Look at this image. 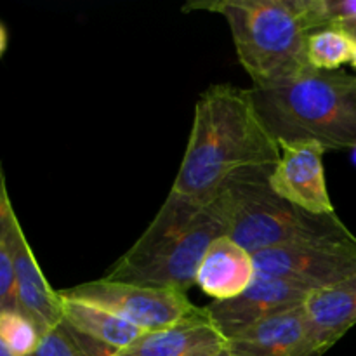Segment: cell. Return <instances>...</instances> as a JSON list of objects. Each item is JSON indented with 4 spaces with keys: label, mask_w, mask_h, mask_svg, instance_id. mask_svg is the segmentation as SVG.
<instances>
[{
    "label": "cell",
    "mask_w": 356,
    "mask_h": 356,
    "mask_svg": "<svg viewBox=\"0 0 356 356\" xmlns=\"http://www.w3.org/2000/svg\"><path fill=\"white\" fill-rule=\"evenodd\" d=\"M280 156V145L261 118L252 90L216 83L198 96L170 191L211 202L236 177L273 170Z\"/></svg>",
    "instance_id": "6da1fadb"
},
{
    "label": "cell",
    "mask_w": 356,
    "mask_h": 356,
    "mask_svg": "<svg viewBox=\"0 0 356 356\" xmlns=\"http://www.w3.org/2000/svg\"><path fill=\"white\" fill-rule=\"evenodd\" d=\"M228 232L229 209L222 191L211 202L169 191L148 228L104 278L186 294L197 285L198 266L211 243Z\"/></svg>",
    "instance_id": "7a4b0ae2"
},
{
    "label": "cell",
    "mask_w": 356,
    "mask_h": 356,
    "mask_svg": "<svg viewBox=\"0 0 356 356\" xmlns=\"http://www.w3.org/2000/svg\"><path fill=\"white\" fill-rule=\"evenodd\" d=\"M250 90L278 145L313 141L327 152L356 148V76L312 70L282 86Z\"/></svg>",
    "instance_id": "3957f363"
},
{
    "label": "cell",
    "mask_w": 356,
    "mask_h": 356,
    "mask_svg": "<svg viewBox=\"0 0 356 356\" xmlns=\"http://www.w3.org/2000/svg\"><path fill=\"white\" fill-rule=\"evenodd\" d=\"M183 10L221 14L252 89L282 86L312 72L308 33L292 0H191Z\"/></svg>",
    "instance_id": "277c9868"
},
{
    "label": "cell",
    "mask_w": 356,
    "mask_h": 356,
    "mask_svg": "<svg viewBox=\"0 0 356 356\" xmlns=\"http://www.w3.org/2000/svg\"><path fill=\"white\" fill-rule=\"evenodd\" d=\"M271 170L236 177L222 190L229 209L228 236L250 254L348 232L337 214L315 216L278 197Z\"/></svg>",
    "instance_id": "5b68a950"
},
{
    "label": "cell",
    "mask_w": 356,
    "mask_h": 356,
    "mask_svg": "<svg viewBox=\"0 0 356 356\" xmlns=\"http://www.w3.org/2000/svg\"><path fill=\"white\" fill-rule=\"evenodd\" d=\"M58 292L65 299L99 306L145 332L169 329L202 312L184 292L125 284L104 277Z\"/></svg>",
    "instance_id": "8992f818"
},
{
    "label": "cell",
    "mask_w": 356,
    "mask_h": 356,
    "mask_svg": "<svg viewBox=\"0 0 356 356\" xmlns=\"http://www.w3.org/2000/svg\"><path fill=\"white\" fill-rule=\"evenodd\" d=\"M254 263L256 277L294 278L320 291L356 273V236L348 229L263 250L254 254Z\"/></svg>",
    "instance_id": "52a82bcc"
},
{
    "label": "cell",
    "mask_w": 356,
    "mask_h": 356,
    "mask_svg": "<svg viewBox=\"0 0 356 356\" xmlns=\"http://www.w3.org/2000/svg\"><path fill=\"white\" fill-rule=\"evenodd\" d=\"M316 289L294 278L256 277L238 298L214 301L204 312L226 341L280 313L305 306Z\"/></svg>",
    "instance_id": "ba28073f"
},
{
    "label": "cell",
    "mask_w": 356,
    "mask_h": 356,
    "mask_svg": "<svg viewBox=\"0 0 356 356\" xmlns=\"http://www.w3.org/2000/svg\"><path fill=\"white\" fill-rule=\"evenodd\" d=\"M280 160L270 174L271 190L309 214H336L323 167L327 149L313 141L280 143Z\"/></svg>",
    "instance_id": "9c48e42d"
},
{
    "label": "cell",
    "mask_w": 356,
    "mask_h": 356,
    "mask_svg": "<svg viewBox=\"0 0 356 356\" xmlns=\"http://www.w3.org/2000/svg\"><path fill=\"white\" fill-rule=\"evenodd\" d=\"M226 348L233 356H322L305 306L249 327Z\"/></svg>",
    "instance_id": "30bf717a"
},
{
    "label": "cell",
    "mask_w": 356,
    "mask_h": 356,
    "mask_svg": "<svg viewBox=\"0 0 356 356\" xmlns=\"http://www.w3.org/2000/svg\"><path fill=\"white\" fill-rule=\"evenodd\" d=\"M14 247H16V292L19 312L26 315L40 330L42 337L63 323V299L51 287L31 250L30 242L14 219Z\"/></svg>",
    "instance_id": "8fae6325"
},
{
    "label": "cell",
    "mask_w": 356,
    "mask_h": 356,
    "mask_svg": "<svg viewBox=\"0 0 356 356\" xmlns=\"http://www.w3.org/2000/svg\"><path fill=\"white\" fill-rule=\"evenodd\" d=\"M256 280L254 254L229 238L214 240L197 271V285L214 301L242 296Z\"/></svg>",
    "instance_id": "7c38bea8"
},
{
    "label": "cell",
    "mask_w": 356,
    "mask_h": 356,
    "mask_svg": "<svg viewBox=\"0 0 356 356\" xmlns=\"http://www.w3.org/2000/svg\"><path fill=\"white\" fill-rule=\"evenodd\" d=\"M225 348L226 339L202 308L197 316L177 325L143 334L129 350L120 353L125 356H211Z\"/></svg>",
    "instance_id": "4fadbf2b"
},
{
    "label": "cell",
    "mask_w": 356,
    "mask_h": 356,
    "mask_svg": "<svg viewBox=\"0 0 356 356\" xmlns=\"http://www.w3.org/2000/svg\"><path fill=\"white\" fill-rule=\"evenodd\" d=\"M320 355H325L356 325V273L315 291L305 305Z\"/></svg>",
    "instance_id": "5bb4252c"
},
{
    "label": "cell",
    "mask_w": 356,
    "mask_h": 356,
    "mask_svg": "<svg viewBox=\"0 0 356 356\" xmlns=\"http://www.w3.org/2000/svg\"><path fill=\"white\" fill-rule=\"evenodd\" d=\"M63 299V323L89 339L125 351L143 336L145 330L125 322L120 316L87 302Z\"/></svg>",
    "instance_id": "9a60e30c"
},
{
    "label": "cell",
    "mask_w": 356,
    "mask_h": 356,
    "mask_svg": "<svg viewBox=\"0 0 356 356\" xmlns=\"http://www.w3.org/2000/svg\"><path fill=\"white\" fill-rule=\"evenodd\" d=\"M13 202L7 191L3 172H0V309H17L16 292V247H14Z\"/></svg>",
    "instance_id": "2e32d148"
},
{
    "label": "cell",
    "mask_w": 356,
    "mask_h": 356,
    "mask_svg": "<svg viewBox=\"0 0 356 356\" xmlns=\"http://www.w3.org/2000/svg\"><path fill=\"white\" fill-rule=\"evenodd\" d=\"M356 40L343 28H325L308 35V63L318 72H337L351 63Z\"/></svg>",
    "instance_id": "e0dca14e"
},
{
    "label": "cell",
    "mask_w": 356,
    "mask_h": 356,
    "mask_svg": "<svg viewBox=\"0 0 356 356\" xmlns=\"http://www.w3.org/2000/svg\"><path fill=\"white\" fill-rule=\"evenodd\" d=\"M42 341L40 330L17 309H0V346L13 356H33Z\"/></svg>",
    "instance_id": "ac0fdd59"
},
{
    "label": "cell",
    "mask_w": 356,
    "mask_h": 356,
    "mask_svg": "<svg viewBox=\"0 0 356 356\" xmlns=\"http://www.w3.org/2000/svg\"><path fill=\"white\" fill-rule=\"evenodd\" d=\"M33 356H86L72 330L61 323L42 337Z\"/></svg>",
    "instance_id": "d6986e66"
},
{
    "label": "cell",
    "mask_w": 356,
    "mask_h": 356,
    "mask_svg": "<svg viewBox=\"0 0 356 356\" xmlns=\"http://www.w3.org/2000/svg\"><path fill=\"white\" fill-rule=\"evenodd\" d=\"M72 334H73V337L76 339V343H79V346L83 350L86 356H125L118 350H115V348H110V346H106V344L97 343V341H94V339H89V337L82 336V334L75 332V330H72Z\"/></svg>",
    "instance_id": "ffe728a7"
},
{
    "label": "cell",
    "mask_w": 356,
    "mask_h": 356,
    "mask_svg": "<svg viewBox=\"0 0 356 356\" xmlns=\"http://www.w3.org/2000/svg\"><path fill=\"white\" fill-rule=\"evenodd\" d=\"M343 30H346L348 33H350L351 37H353L356 40V21H353V23H350V24H346V26H343Z\"/></svg>",
    "instance_id": "44dd1931"
},
{
    "label": "cell",
    "mask_w": 356,
    "mask_h": 356,
    "mask_svg": "<svg viewBox=\"0 0 356 356\" xmlns=\"http://www.w3.org/2000/svg\"><path fill=\"white\" fill-rule=\"evenodd\" d=\"M211 356H233V355L229 353V350H228V348H225V350L218 351V353H214V355H211Z\"/></svg>",
    "instance_id": "7402d4cb"
},
{
    "label": "cell",
    "mask_w": 356,
    "mask_h": 356,
    "mask_svg": "<svg viewBox=\"0 0 356 356\" xmlns=\"http://www.w3.org/2000/svg\"><path fill=\"white\" fill-rule=\"evenodd\" d=\"M351 66L356 70V44H355V49H353V56H351Z\"/></svg>",
    "instance_id": "603a6c76"
},
{
    "label": "cell",
    "mask_w": 356,
    "mask_h": 356,
    "mask_svg": "<svg viewBox=\"0 0 356 356\" xmlns=\"http://www.w3.org/2000/svg\"><path fill=\"white\" fill-rule=\"evenodd\" d=\"M0 356H13L3 346H0Z\"/></svg>",
    "instance_id": "cb8c5ba5"
},
{
    "label": "cell",
    "mask_w": 356,
    "mask_h": 356,
    "mask_svg": "<svg viewBox=\"0 0 356 356\" xmlns=\"http://www.w3.org/2000/svg\"><path fill=\"white\" fill-rule=\"evenodd\" d=\"M351 152H353V162H355V165H356V148L351 149Z\"/></svg>",
    "instance_id": "d4e9b609"
}]
</instances>
